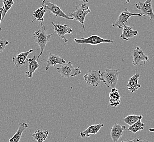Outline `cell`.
Returning <instances> with one entry per match:
<instances>
[{"label":"cell","mask_w":154,"mask_h":142,"mask_svg":"<svg viewBox=\"0 0 154 142\" xmlns=\"http://www.w3.org/2000/svg\"><path fill=\"white\" fill-rule=\"evenodd\" d=\"M41 28L35 32L33 34L34 40L36 43L39 46L40 48L41 52L39 55L37 57V60H38L41 55L43 54L45 49L46 48L47 44L51 40V36L55 34V33H53L52 34H47V31L46 30L45 25L43 22H40Z\"/></svg>","instance_id":"obj_1"},{"label":"cell","mask_w":154,"mask_h":142,"mask_svg":"<svg viewBox=\"0 0 154 142\" xmlns=\"http://www.w3.org/2000/svg\"><path fill=\"white\" fill-rule=\"evenodd\" d=\"M119 70L106 69L104 72H101V80L107 87L113 89L116 87L119 81Z\"/></svg>","instance_id":"obj_2"},{"label":"cell","mask_w":154,"mask_h":142,"mask_svg":"<svg viewBox=\"0 0 154 142\" xmlns=\"http://www.w3.org/2000/svg\"><path fill=\"white\" fill-rule=\"evenodd\" d=\"M90 12L91 9H89V7L86 4L83 3L76 6L75 11L72 13H69L68 16L70 18H73L75 20L80 22L83 27L84 32H85L86 30L84 25L85 20L87 15Z\"/></svg>","instance_id":"obj_3"},{"label":"cell","mask_w":154,"mask_h":142,"mask_svg":"<svg viewBox=\"0 0 154 142\" xmlns=\"http://www.w3.org/2000/svg\"><path fill=\"white\" fill-rule=\"evenodd\" d=\"M56 71L61 74L62 77L66 78L75 77L81 73L80 68H75L71 61L62 65L61 67H57Z\"/></svg>","instance_id":"obj_4"},{"label":"cell","mask_w":154,"mask_h":142,"mask_svg":"<svg viewBox=\"0 0 154 142\" xmlns=\"http://www.w3.org/2000/svg\"><path fill=\"white\" fill-rule=\"evenodd\" d=\"M42 6L43 7V8L45 10H49L57 18L61 17L68 20H75L73 18L69 17L68 15L64 13V12H63V11L60 9L59 7L57 6L54 3L51 2L48 0H43L42 2Z\"/></svg>","instance_id":"obj_5"},{"label":"cell","mask_w":154,"mask_h":142,"mask_svg":"<svg viewBox=\"0 0 154 142\" xmlns=\"http://www.w3.org/2000/svg\"><path fill=\"white\" fill-rule=\"evenodd\" d=\"M74 41L78 44H88L90 45H98L102 43H113L114 41L110 40H106L99 37L97 35H92L88 38H81L80 40L74 38Z\"/></svg>","instance_id":"obj_6"},{"label":"cell","mask_w":154,"mask_h":142,"mask_svg":"<svg viewBox=\"0 0 154 142\" xmlns=\"http://www.w3.org/2000/svg\"><path fill=\"white\" fill-rule=\"evenodd\" d=\"M100 74L99 70H91L84 75V80L88 85L96 87L102 81Z\"/></svg>","instance_id":"obj_7"},{"label":"cell","mask_w":154,"mask_h":142,"mask_svg":"<svg viewBox=\"0 0 154 142\" xmlns=\"http://www.w3.org/2000/svg\"><path fill=\"white\" fill-rule=\"evenodd\" d=\"M144 16L143 14L142 13H132L128 11L127 8H126L124 12L121 13L120 16H119L118 18L115 22H113L112 26L114 28H122L123 25L126 23L128 19L131 16Z\"/></svg>","instance_id":"obj_8"},{"label":"cell","mask_w":154,"mask_h":142,"mask_svg":"<svg viewBox=\"0 0 154 142\" xmlns=\"http://www.w3.org/2000/svg\"><path fill=\"white\" fill-rule=\"evenodd\" d=\"M152 0H146L145 2H138L135 3L134 7L140 10L144 16H148L151 20H154V13L152 9Z\"/></svg>","instance_id":"obj_9"},{"label":"cell","mask_w":154,"mask_h":142,"mask_svg":"<svg viewBox=\"0 0 154 142\" xmlns=\"http://www.w3.org/2000/svg\"><path fill=\"white\" fill-rule=\"evenodd\" d=\"M52 24L53 26V29L54 33L58 35L64 42H68V40L65 37V34H70L72 32V30L69 27V26L66 24L59 25L56 23L52 22Z\"/></svg>","instance_id":"obj_10"},{"label":"cell","mask_w":154,"mask_h":142,"mask_svg":"<svg viewBox=\"0 0 154 142\" xmlns=\"http://www.w3.org/2000/svg\"><path fill=\"white\" fill-rule=\"evenodd\" d=\"M133 58L132 64L134 66L138 65L142 61H144V65H145V62H149V59L148 55L145 54L144 52L139 46L133 50L132 52Z\"/></svg>","instance_id":"obj_11"},{"label":"cell","mask_w":154,"mask_h":142,"mask_svg":"<svg viewBox=\"0 0 154 142\" xmlns=\"http://www.w3.org/2000/svg\"><path fill=\"white\" fill-rule=\"evenodd\" d=\"M66 61L65 60L63 59L60 56L57 55L56 54L50 53L48 57V59L47 60L46 66L43 68L45 69V70L47 71L51 66H55L57 64L64 65Z\"/></svg>","instance_id":"obj_12"},{"label":"cell","mask_w":154,"mask_h":142,"mask_svg":"<svg viewBox=\"0 0 154 142\" xmlns=\"http://www.w3.org/2000/svg\"><path fill=\"white\" fill-rule=\"evenodd\" d=\"M126 129L125 126H122L120 124H115L111 129L110 136L111 139L114 142L119 141L122 136H123V131Z\"/></svg>","instance_id":"obj_13"},{"label":"cell","mask_w":154,"mask_h":142,"mask_svg":"<svg viewBox=\"0 0 154 142\" xmlns=\"http://www.w3.org/2000/svg\"><path fill=\"white\" fill-rule=\"evenodd\" d=\"M29 63V69L28 72H26L25 73V75L26 77L29 78H31L33 77L35 72L37 70V68H39L40 65L38 63V60L36 59L35 56H34L33 58L26 59Z\"/></svg>","instance_id":"obj_14"},{"label":"cell","mask_w":154,"mask_h":142,"mask_svg":"<svg viewBox=\"0 0 154 142\" xmlns=\"http://www.w3.org/2000/svg\"><path fill=\"white\" fill-rule=\"evenodd\" d=\"M34 50L31 49L25 52H22L14 57H13L12 61L17 67H20L25 64L28 55L32 53Z\"/></svg>","instance_id":"obj_15"},{"label":"cell","mask_w":154,"mask_h":142,"mask_svg":"<svg viewBox=\"0 0 154 142\" xmlns=\"http://www.w3.org/2000/svg\"><path fill=\"white\" fill-rule=\"evenodd\" d=\"M123 31L120 35V38L124 40L129 41L130 39L133 38L138 34L139 32L137 30H134L132 26H127L126 24L123 25Z\"/></svg>","instance_id":"obj_16"},{"label":"cell","mask_w":154,"mask_h":142,"mask_svg":"<svg viewBox=\"0 0 154 142\" xmlns=\"http://www.w3.org/2000/svg\"><path fill=\"white\" fill-rule=\"evenodd\" d=\"M109 105L112 108L116 107L120 103V95L119 93V90L116 88L111 89V92L109 93Z\"/></svg>","instance_id":"obj_17"},{"label":"cell","mask_w":154,"mask_h":142,"mask_svg":"<svg viewBox=\"0 0 154 142\" xmlns=\"http://www.w3.org/2000/svg\"><path fill=\"white\" fill-rule=\"evenodd\" d=\"M104 126V124H97V125H93L90 126L88 127L86 130H84L82 132L80 133V136L81 138H85V137H89L91 135H96L98 133L99 131L102 128V127Z\"/></svg>","instance_id":"obj_18"},{"label":"cell","mask_w":154,"mask_h":142,"mask_svg":"<svg viewBox=\"0 0 154 142\" xmlns=\"http://www.w3.org/2000/svg\"><path fill=\"white\" fill-rule=\"evenodd\" d=\"M139 78V74L136 73L133 77L130 78L128 80L127 87H128V90L131 93H134L141 87V85L138 83Z\"/></svg>","instance_id":"obj_19"},{"label":"cell","mask_w":154,"mask_h":142,"mask_svg":"<svg viewBox=\"0 0 154 142\" xmlns=\"http://www.w3.org/2000/svg\"><path fill=\"white\" fill-rule=\"evenodd\" d=\"M29 126V124L23 123L19 124L18 129L16 133L13 135L11 138L9 139V142H19L22 138V134L25 130Z\"/></svg>","instance_id":"obj_20"},{"label":"cell","mask_w":154,"mask_h":142,"mask_svg":"<svg viewBox=\"0 0 154 142\" xmlns=\"http://www.w3.org/2000/svg\"><path fill=\"white\" fill-rule=\"evenodd\" d=\"M48 134V130H38L35 131L32 135V137L34 138V141H36L37 142H43L47 139Z\"/></svg>","instance_id":"obj_21"},{"label":"cell","mask_w":154,"mask_h":142,"mask_svg":"<svg viewBox=\"0 0 154 142\" xmlns=\"http://www.w3.org/2000/svg\"><path fill=\"white\" fill-rule=\"evenodd\" d=\"M143 117H140L139 120L136 122V123L133 124L129 127L128 129V131L133 133H136L137 132L140 131L144 129V126L145 124L142 122V119Z\"/></svg>","instance_id":"obj_22"},{"label":"cell","mask_w":154,"mask_h":142,"mask_svg":"<svg viewBox=\"0 0 154 142\" xmlns=\"http://www.w3.org/2000/svg\"><path fill=\"white\" fill-rule=\"evenodd\" d=\"M46 10L43 8L42 6H41L39 8L36 9L35 11L33 12V16H34V20L32 22H35V20H38L40 22H43L44 20V16L46 12Z\"/></svg>","instance_id":"obj_23"},{"label":"cell","mask_w":154,"mask_h":142,"mask_svg":"<svg viewBox=\"0 0 154 142\" xmlns=\"http://www.w3.org/2000/svg\"><path fill=\"white\" fill-rule=\"evenodd\" d=\"M142 117V115H130L125 117L123 119V121L125 123L128 125L129 126H131L133 124L136 123L140 117Z\"/></svg>","instance_id":"obj_24"},{"label":"cell","mask_w":154,"mask_h":142,"mask_svg":"<svg viewBox=\"0 0 154 142\" xmlns=\"http://www.w3.org/2000/svg\"><path fill=\"white\" fill-rule=\"evenodd\" d=\"M3 3V12L2 16V20L4 19L5 16L6 15L7 13L8 12L9 9L12 7L14 3L13 0H2Z\"/></svg>","instance_id":"obj_25"},{"label":"cell","mask_w":154,"mask_h":142,"mask_svg":"<svg viewBox=\"0 0 154 142\" xmlns=\"http://www.w3.org/2000/svg\"><path fill=\"white\" fill-rule=\"evenodd\" d=\"M9 44V42L6 40L0 39V53H2L5 49L6 46Z\"/></svg>","instance_id":"obj_26"},{"label":"cell","mask_w":154,"mask_h":142,"mask_svg":"<svg viewBox=\"0 0 154 142\" xmlns=\"http://www.w3.org/2000/svg\"><path fill=\"white\" fill-rule=\"evenodd\" d=\"M141 139L138 138H134V139H129V140H122L121 142H139Z\"/></svg>","instance_id":"obj_27"},{"label":"cell","mask_w":154,"mask_h":142,"mask_svg":"<svg viewBox=\"0 0 154 142\" xmlns=\"http://www.w3.org/2000/svg\"><path fill=\"white\" fill-rule=\"evenodd\" d=\"M2 12H3V7H0V24L1 22L2 21ZM2 31V28L0 26V32Z\"/></svg>","instance_id":"obj_28"},{"label":"cell","mask_w":154,"mask_h":142,"mask_svg":"<svg viewBox=\"0 0 154 142\" xmlns=\"http://www.w3.org/2000/svg\"><path fill=\"white\" fill-rule=\"evenodd\" d=\"M149 131L150 132H153V133H154V128L149 129Z\"/></svg>","instance_id":"obj_29"},{"label":"cell","mask_w":154,"mask_h":142,"mask_svg":"<svg viewBox=\"0 0 154 142\" xmlns=\"http://www.w3.org/2000/svg\"><path fill=\"white\" fill-rule=\"evenodd\" d=\"M79 1H83V2L85 3H88L89 2L88 0H79Z\"/></svg>","instance_id":"obj_30"},{"label":"cell","mask_w":154,"mask_h":142,"mask_svg":"<svg viewBox=\"0 0 154 142\" xmlns=\"http://www.w3.org/2000/svg\"><path fill=\"white\" fill-rule=\"evenodd\" d=\"M140 142H150L149 141H146V140H143V141H140Z\"/></svg>","instance_id":"obj_31"},{"label":"cell","mask_w":154,"mask_h":142,"mask_svg":"<svg viewBox=\"0 0 154 142\" xmlns=\"http://www.w3.org/2000/svg\"><path fill=\"white\" fill-rule=\"evenodd\" d=\"M129 2H130V0H126V2H125V4H126V3H129Z\"/></svg>","instance_id":"obj_32"}]
</instances>
